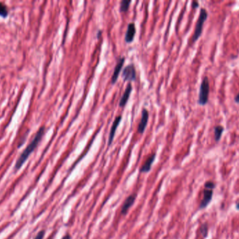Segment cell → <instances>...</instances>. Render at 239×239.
I'll use <instances>...</instances> for the list:
<instances>
[{
	"label": "cell",
	"mask_w": 239,
	"mask_h": 239,
	"mask_svg": "<svg viewBox=\"0 0 239 239\" xmlns=\"http://www.w3.org/2000/svg\"><path fill=\"white\" fill-rule=\"evenodd\" d=\"M155 158H156L155 153L152 154L151 155L147 158V160L145 161L144 165L141 167L139 171H140L141 173H148V172L150 171V169H151L152 164L154 161V160H155Z\"/></svg>",
	"instance_id": "8fae6325"
},
{
	"label": "cell",
	"mask_w": 239,
	"mask_h": 239,
	"mask_svg": "<svg viewBox=\"0 0 239 239\" xmlns=\"http://www.w3.org/2000/svg\"><path fill=\"white\" fill-rule=\"evenodd\" d=\"M0 15L4 18H6L8 15V9L7 6L1 2H0Z\"/></svg>",
	"instance_id": "9a60e30c"
},
{
	"label": "cell",
	"mask_w": 239,
	"mask_h": 239,
	"mask_svg": "<svg viewBox=\"0 0 239 239\" xmlns=\"http://www.w3.org/2000/svg\"><path fill=\"white\" fill-rule=\"evenodd\" d=\"M136 26H135V24L134 23H129L127 26V32L126 34H125V41L126 43H131L134 41V37L136 35Z\"/></svg>",
	"instance_id": "ba28073f"
},
{
	"label": "cell",
	"mask_w": 239,
	"mask_h": 239,
	"mask_svg": "<svg viewBox=\"0 0 239 239\" xmlns=\"http://www.w3.org/2000/svg\"><path fill=\"white\" fill-rule=\"evenodd\" d=\"M208 232V227L206 224H203L202 226L201 227V233L203 234V237H205L207 236Z\"/></svg>",
	"instance_id": "2e32d148"
},
{
	"label": "cell",
	"mask_w": 239,
	"mask_h": 239,
	"mask_svg": "<svg viewBox=\"0 0 239 239\" xmlns=\"http://www.w3.org/2000/svg\"><path fill=\"white\" fill-rule=\"evenodd\" d=\"M45 133V128L44 127H41L39 128V130H38V132L36 133V134L35 135L34 139H33L32 142H31L28 144V146L25 148V150L23 151V152L20 154V156H19V158H17L16 163H15V170H19L20 168L22 167L23 164L25 163V162L26 161L27 158L32 153L34 152V150L36 148V147L38 146L39 143L40 142V141L42 140V139L44 136Z\"/></svg>",
	"instance_id": "6da1fadb"
},
{
	"label": "cell",
	"mask_w": 239,
	"mask_h": 239,
	"mask_svg": "<svg viewBox=\"0 0 239 239\" xmlns=\"http://www.w3.org/2000/svg\"><path fill=\"white\" fill-rule=\"evenodd\" d=\"M97 38H99V37L101 36V30H99V32H98V33H97Z\"/></svg>",
	"instance_id": "44dd1931"
},
{
	"label": "cell",
	"mask_w": 239,
	"mask_h": 239,
	"mask_svg": "<svg viewBox=\"0 0 239 239\" xmlns=\"http://www.w3.org/2000/svg\"><path fill=\"white\" fill-rule=\"evenodd\" d=\"M125 61V58H124V57L120 58V59L118 60V62H117V63L114 68V71H113L112 77H111V84H115V82L117 81V79H118L120 72L121 70H122Z\"/></svg>",
	"instance_id": "52a82bcc"
},
{
	"label": "cell",
	"mask_w": 239,
	"mask_h": 239,
	"mask_svg": "<svg viewBox=\"0 0 239 239\" xmlns=\"http://www.w3.org/2000/svg\"><path fill=\"white\" fill-rule=\"evenodd\" d=\"M135 199H136V194H132L129 196L125 199V202L123 203L122 206V208H121V213H122V215L127 214L129 207L134 204Z\"/></svg>",
	"instance_id": "7c38bea8"
},
{
	"label": "cell",
	"mask_w": 239,
	"mask_h": 239,
	"mask_svg": "<svg viewBox=\"0 0 239 239\" xmlns=\"http://www.w3.org/2000/svg\"><path fill=\"white\" fill-rule=\"evenodd\" d=\"M132 91V85L131 83H129L127 84L125 91L123 93L122 96L121 97L120 100L119 106L120 107H124L125 105H127V102H128L129 97H130V94Z\"/></svg>",
	"instance_id": "30bf717a"
},
{
	"label": "cell",
	"mask_w": 239,
	"mask_h": 239,
	"mask_svg": "<svg viewBox=\"0 0 239 239\" xmlns=\"http://www.w3.org/2000/svg\"><path fill=\"white\" fill-rule=\"evenodd\" d=\"M131 2H132L131 0H122V1H121L120 7V11L122 13L127 12L128 11Z\"/></svg>",
	"instance_id": "4fadbf2b"
},
{
	"label": "cell",
	"mask_w": 239,
	"mask_h": 239,
	"mask_svg": "<svg viewBox=\"0 0 239 239\" xmlns=\"http://www.w3.org/2000/svg\"><path fill=\"white\" fill-rule=\"evenodd\" d=\"M224 130V128L221 126H217L215 127V140L218 141L220 140L221 136H222V133Z\"/></svg>",
	"instance_id": "5bb4252c"
},
{
	"label": "cell",
	"mask_w": 239,
	"mask_h": 239,
	"mask_svg": "<svg viewBox=\"0 0 239 239\" xmlns=\"http://www.w3.org/2000/svg\"><path fill=\"white\" fill-rule=\"evenodd\" d=\"M122 77L124 81H135L136 79V71L134 64H129L122 70Z\"/></svg>",
	"instance_id": "277c9868"
},
{
	"label": "cell",
	"mask_w": 239,
	"mask_h": 239,
	"mask_svg": "<svg viewBox=\"0 0 239 239\" xmlns=\"http://www.w3.org/2000/svg\"><path fill=\"white\" fill-rule=\"evenodd\" d=\"M50 239H52V238H50Z\"/></svg>",
	"instance_id": "603a6c76"
},
{
	"label": "cell",
	"mask_w": 239,
	"mask_h": 239,
	"mask_svg": "<svg viewBox=\"0 0 239 239\" xmlns=\"http://www.w3.org/2000/svg\"><path fill=\"white\" fill-rule=\"evenodd\" d=\"M209 94V81L206 76L203 78L200 86V91L199 95V103L201 105H204L207 103L208 100Z\"/></svg>",
	"instance_id": "3957f363"
},
{
	"label": "cell",
	"mask_w": 239,
	"mask_h": 239,
	"mask_svg": "<svg viewBox=\"0 0 239 239\" xmlns=\"http://www.w3.org/2000/svg\"><path fill=\"white\" fill-rule=\"evenodd\" d=\"M192 8H194V9H196V8L199 7V3H198L197 1H194L192 4Z\"/></svg>",
	"instance_id": "ac0fdd59"
},
{
	"label": "cell",
	"mask_w": 239,
	"mask_h": 239,
	"mask_svg": "<svg viewBox=\"0 0 239 239\" xmlns=\"http://www.w3.org/2000/svg\"><path fill=\"white\" fill-rule=\"evenodd\" d=\"M207 17H208V13L206 10L204 9H201L200 11V14H199V19H198L197 25H196L195 27V33H194L192 39L193 42H196V41L199 39V37L201 36V33H202L203 23H204L205 21L207 19Z\"/></svg>",
	"instance_id": "7a4b0ae2"
},
{
	"label": "cell",
	"mask_w": 239,
	"mask_h": 239,
	"mask_svg": "<svg viewBox=\"0 0 239 239\" xmlns=\"http://www.w3.org/2000/svg\"><path fill=\"white\" fill-rule=\"evenodd\" d=\"M236 208L238 209V210H239V203H237V205H236Z\"/></svg>",
	"instance_id": "7402d4cb"
},
{
	"label": "cell",
	"mask_w": 239,
	"mask_h": 239,
	"mask_svg": "<svg viewBox=\"0 0 239 239\" xmlns=\"http://www.w3.org/2000/svg\"><path fill=\"white\" fill-rule=\"evenodd\" d=\"M44 235H45L44 231V230L40 231V232H39L38 234H37V235L36 236V237L34 238V239H43V238H44Z\"/></svg>",
	"instance_id": "e0dca14e"
},
{
	"label": "cell",
	"mask_w": 239,
	"mask_h": 239,
	"mask_svg": "<svg viewBox=\"0 0 239 239\" xmlns=\"http://www.w3.org/2000/svg\"><path fill=\"white\" fill-rule=\"evenodd\" d=\"M235 101H236V103H239V93L237 94L236 96L235 97Z\"/></svg>",
	"instance_id": "ffe728a7"
},
{
	"label": "cell",
	"mask_w": 239,
	"mask_h": 239,
	"mask_svg": "<svg viewBox=\"0 0 239 239\" xmlns=\"http://www.w3.org/2000/svg\"><path fill=\"white\" fill-rule=\"evenodd\" d=\"M122 115H119V116H117L116 118L115 119L114 121H113V125H112V126H111V130H110L109 136V142H108V145L109 146H110L111 144H112L113 139H114V137H115V133H116L117 128L120 125V121H122Z\"/></svg>",
	"instance_id": "8992f818"
},
{
	"label": "cell",
	"mask_w": 239,
	"mask_h": 239,
	"mask_svg": "<svg viewBox=\"0 0 239 239\" xmlns=\"http://www.w3.org/2000/svg\"><path fill=\"white\" fill-rule=\"evenodd\" d=\"M149 120V112L146 108H144L142 109L141 112V119L140 121H139L138 128H137V131L140 134H143L144 133L146 128L148 125V122Z\"/></svg>",
	"instance_id": "5b68a950"
},
{
	"label": "cell",
	"mask_w": 239,
	"mask_h": 239,
	"mask_svg": "<svg viewBox=\"0 0 239 239\" xmlns=\"http://www.w3.org/2000/svg\"><path fill=\"white\" fill-rule=\"evenodd\" d=\"M62 239H71V236L69 234H66L65 236L62 237Z\"/></svg>",
	"instance_id": "d6986e66"
},
{
	"label": "cell",
	"mask_w": 239,
	"mask_h": 239,
	"mask_svg": "<svg viewBox=\"0 0 239 239\" xmlns=\"http://www.w3.org/2000/svg\"><path fill=\"white\" fill-rule=\"evenodd\" d=\"M213 190L212 188L205 187V189L203 190V197L200 204L201 208H204L211 202L213 196Z\"/></svg>",
	"instance_id": "9c48e42d"
}]
</instances>
